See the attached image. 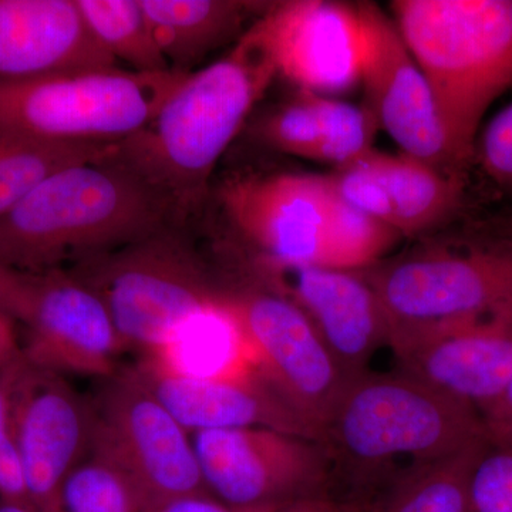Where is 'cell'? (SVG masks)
Returning a JSON list of instances; mask_svg holds the SVG:
<instances>
[{
    "label": "cell",
    "mask_w": 512,
    "mask_h": 512,
    "mask_svg": "<svg viewBox=\"0 0 512 512\" xmlns=\"http://www.w3.org/2000/svg\"><path fill=\"white\" fill-rule=\"evenodd\" d=\"M258 22V20H256ZM187 79L110 156L170 202L187 222L201 210L212 174L278 73L258 25Z\"/></svg>",
    "instance_id": "cell-1"
},
{
    "label": "cell",
    "mask_w": 512,
    "mask_h": 512,
    "mask_svg": "<svg viewBox=\"0 0 512 512\" xmlns=\"http://www.w3.org/2000/svg\"><path fill=\"white\" fill-rule=\"evenodd\" d=\"M110 151L50 175L0 217V265L29 274L72 268L163 229L185 227L170 202Z\"/></svg>",
    "instance_id": "cell-2"
},
{
    "label": "cell",
    "mask_w": 512,
    "mask_h": 512,
    "mask_svg": "<svg viewBox=\"0 0 512 512\" xmlns=\"http://www.w3.org/2000/svg\"><path fill=\"white\" fill-rule=\"evenodd\" d=\"M325 436L335 474L373 495L409 468L488 443L473 406L402 372L353 380Z\"/></svg>",
    "instance_id": "cell-3"
},
{
    "label": "cell",
    "mask_w": 512,
    "mask_h": 512,
    "mask_svg": "<svg viewBox=\"0 0 512 512\" xmlns=\"http://www.w3.org/2000/svg\"><path fill=\"white\" fill-rule=\"evenodd\" d=\"M390 10L468 168L481 120L512 87V0H394Z\"/></svg>",
    "instance_id": "cell-4"
},
{
    "label": "cell",
    "mask_w": 512,
    "mask_h": 512,
    "mask_svg": "<svg viewBox=\"0 0 512 512\" xmlns=\"http://www.w3.org/2000/svg\"><path fill=\"white\" fill-rule=\"evenodd\" d=\"M382 303L389 345L478 322L512 325V239H441L362 269Z\"/></svg>",
    "instance_id": "cell-5"
},
{
    "label": "cell",
    "mask_w": 512,
    "mask_h": 512,
    "mask_svg": "<svg viewBox=\"0 0 512 512\" xmlns=\"http://www.w3.org/2000/svg\"><path fill=\"white\" fill-rule=\"evenodd\" d=\"M67 271L99 296L127 350L140 356L214 302L222 288L185 227L163 229Z\"/></svg>",
    "instance_id": "cell-6"
},
{
    "label": "cell",
    "mask_w": 512,
    "mask_h": 512,
    "mask_svg": "<svg viewBox=\"0 0 512 512\" xmlns=\"http://www.w3.org/2000/svg\"><path fill=\"white\" fill-rule=\"evenodd\" d=\"M187 76L116 66L0 84V128L53 141L120 143L146 126Z\"/></svg>",
    "instance_id": "cell-7"
},
{
    "label": "cell",
    "mask_w": 512,
    "mask_h": 512,
    "mask_svg": "<svg viewBox=\"0 0 512 512\" xmlns=\"http://www.w3.org/2000/svg\"><path fill=\"white\" fill-rule=\"evenodd\" d=\"M89 403L92 450L133 480L148 508L208 493L192 434L131 367L99 380Z\"/></svg>",
    "instance_id": "cell-8"
},
{
    "label": "cell",
    "mask_w": 512,
    "mask_h": 512,
    "mask_svg": "<svg viewBox=\"0 0 512 512\" xmlns=\"http://www.w3.org/2000/svg\"><path fill=\"white\" fill-rule=\"evenodd\" d=\"M220 299L247 335L262 375L325 436L353 380L308 316L284 296L249 282H224Z\"/></svg>",
    "instance_id": "cell-9"
},
{
    "label": "cell",
    "mask_w": 512,
    "mask_h": 512,
    "mask_svg": "<svg viewBox=\"0 0 512 512\" xmlns=\"http://www.w3.org/2000/svg\"><path fill=\"white\" fill-rule=\"evenodd\" d=\"M212 497L238 508L330 497L335 466L326 444L271 429L192 434Z\"/></svg>",
    "instance_id": "cell-10"
},
{
    "label": "cell",
    "mask_w": 512,
    "mask_h": 512,
    "mask_svg": "<svg viewBox=\"0 0 512 512\" xmlns=\"http://www.w3.org/2000/svg\"><path fill=\"white\" fill-rule=\"evenodd\" d=\"M359 3L362 23L360 82L365 106L400 153L447 174L466 177L458 161L426 76L404 43L392 16L379 5Z\"/></svg>",
    "instance_id": "cell-11"
},
{
    "label": "cell",
    "mask_w": 512,
    "mask_h": 512,
    "mask_svg": "<svg viewBox=\"0 0 512 512\" xmlns=\"http://www.w3.org/2000/svg\"><path fill=\"white\" fill-rule=\"evenodd\" d=\"M234 258L245 281L284 296L308 316L350 379L366 375L376 350L389 345L382 303L363 271L284 264L245 251Z\"/></svg>",
    "instance_id": "cell-12"
},
{
    "label": "cell",
    "mask_w": 512,
    "mask_h": 512,
    "mask_svg": "<svg viewBox=\"0 0 512 512\" xmlns=\"http://www.w3.org/2000/svg\"><path fill=\"white\" fill-rule=\"evenodd\" d=\"M6 376L30 504L39 512H59L64 480L92 448L89 397L25 355L6 367Z\"/></svg>",
    "instance_id": "cell-13"
},
{
    "label": "cell",
    "mask_w": 512,
    "mask_h": 512,
    "mask_svg": "<svg viewBox=\"0 0 512 512\" xmlns=\"http://www.w3.org/2000/svg\"><path fill=\"white\" fill-rule=\"evenodd\" d=\"M23 355L57 375L101 380L119 372L127 348L99 296L67 269L33 274Z\"/></svg>",
    "instance_id": "cell-14"
},
{
    "label": "cell",
    "mask_w": 512,
    "mask_h": 512,
    "mask_svg": "<svg viewBox=\"0 0 512 512\" xmlns=\"http://www.w3.org/2000/svg\"><path fill=\"white\" fill-rule=\"evenodd\" d=\"M220 202L248 254L284 264L320 265L328 202L323 174L237 175L222 185Z\"/></svg>",
    "instance_id": "cell-15"
},
{
    "label": "cell",
    "mask_w": 512,
    "mask_h": 512,
    "mask_svg": "<svg viewBox=\"0 0 512 512\" xmlns=\"http://www.w3.org/2000/svg\"><path fill=\"white\" fill-rule=\"evenodd\" d=\"M276 73L322 96L346 92L360 82L362 23L359 3L285 0L256 22Z\"/></svg>",
    "instance_id": "cell-16"
},
{
    "label": "cell",
    "mask_w": 512,
    "mask_h": 512,
    "mask_svg": "<svg viewBox=\"0 0 512 512\" xmlns=\"http://www.w3.org/2000/svg\"><path fill=\"white\" fill-rule=\"evenodd\" d=\"M404 375L470 404L478 414L512 380V325L478 322L393 340Z\"/></svg>",
    "instance_id": "cell-17"
},
{
    "label": "cell",
    "mask_w": 512,
    "mask_h": 512,
    "mask_svg": "<svg viewBox=\"0 0 512 512\" xmlns=\"http://www.w3.org/2000/svg\"><path fill=\"white\" fill-rule=\"evenodd\" d=\"M188 433L271 429L325 444L322 431L286 402L261 370L231 379L167 375L146 363L131 367Z\"/></svg>",
    "instance_id": "cell-18"
},
{
    "label": "cell",
    "mask_w": 512,
    "mask_h": 512,
    "mask_svg": "<svg viewBox=\"0 0 512 512\" xmlns=\"http://www.w3.org/2000/svg\"><path fill=\"white\" fill-rule=\"evenodd\" d=\"M116 66L77 0H0V84Z\"/></svg>",
    "instance_id": "cell-19"
},
{
    "label": "cell",
    "mask_w": 512,
    "mask_h": 512,
    "mask_svg": "<svg viewBox=\"0 0 512 512\" xmlns=\"http://www.w3.org/2000/svg\"><path fill=\"white\" fill-rule=\"evenodd\" d=\"M171 70L190 74L215 50L238 42L272 2L249 0H140Z\"/></svg>",
    "instance_id": "cell-20"
},
{
    "label": "cell",
    "mask_w": 512,
    "mask_h": 512,
    "mask_svg": "<svg viewBox=\"0 0 512 512\" xmlns=\"http://www.w3.org/2000/svg\"><path fill=\"white\" fill-rule=\"evenodd\" d=\"M140 362L194 380L231 379L259 370L247 335L221 302L220 293L183 320L157 349L141 356Z\"/></svg>",
    "instance_id": "cell-21"
},
{
    "label": "cell",
    "mask_w": 512,
    "mask_h": 512,
    "mask_svg": "<svg viewBox=\"0 0 512 512\" xmlns=\"http://www.w3.org/2000/svg\"><path fill=\"white\" fill-rule=\"evenodd\" d=\"M356 164L383 185L402 237H420L444 227L463 205L464 177L444 173L407 154L372 150Z\"/></svg>",
    "instance_id": "cell-22"
},
{
    "label": "cell",
    "mask_w": 512,
    "mask_h": 512,
    "mask_svg": "<svg viewBox=\"0 0 512 512\" xmlns=\"http://www.w3.org/2000/svg\"><path fill=\"white\" fill-rule=\"evenodd\" d=\"M488 446L409 468L377 491L367 512H470L471 474Z\"/></svg>",
    "instance_id": "cell-23"
},
{
    "label": "cell",
    "mask_w": 512,
    "mask_h": 512,
    "mask_svg": "<svg viewBox=\"0 0 512 512\" xmlns=\"http://www.w3.org/2000/svg\"><path fill=\"white\" fill-rule=\"evenodd\" d=\"M111 147L46 140L0 128V217L50 175L104 157Z\"/></svg>",
    "instance_id": "cell-24"
},
{
    "label": "cell",
    "mask_w": 512,
    "mask_h": 512,
    "mask_svg": "<svg viewBox=\"0 0 512 512\" xmlns=\"http://www.w3.org/2000/svg\"><path fill=\"white\" fill-rule=\"evenodd\" d=\"M90 32L117 63L138 73L170 72L140 0H77Z\"/></svg>",
    "instance_id": "cell-25"
},
{
    "label": "cell",
    "mask_w": 512,
    "mask_h": 512,
    "mask_svg": "<svg viewBox=\"0 0 512 512\" xmlns=\"http://www.w3.org/2000/svg\"><path fill=\"white\" fill-rule=\"evenodd\" d=\"M400 238L396 229L350 207L328 187L320 266L362 271L380 262Z\"/></svg>",
    "instance_id": "cell-26"
},
{
    "label": "cell",
    "mask_w": 512,
    "mask_h": 512,
    "mask_svg": "<svg viewBox=\"0 0 512 512\" xmlns=\"http://www.w3.org/2000/svg\"><path fill=\"white\" fill-rule=\"evenodd\" d=\"M143 494L119 466L90 448L60 488L59 512H147Z\"/></svg>",
    "instance_id": "cell-27"
},
{
    "label": "cell",
    "mask_w": 512,
    "mask_h": 512,
    "mask_svg": "<svg viewBox=\"0 0 512 512\" xmlns=\"http://www.w3.org/2000/svg\"><path fill=\"white\" fill-rule=\"evenodd\" d=\"M320 121V144L316 161L336 168L349 167L375 150L379 124L372 111L335 97L309 92Z\"/></svg>",
    "instance_id": "cell-28"
},
{
    "label": "cell",
    "mask_w": 512,
    "mask_h": 512,
    "mask_svg": "<svg viewBox=\"0 0 512 512\" xmlns=\"http://www.w3.org/2000/svg\"><path fill=\"white\" fill-rule=\"evenodd\" d=\"M254 136L279 153L316 161L322 133L311 94L298 90L292 99L266 111L255 123Z\"/></svg>",
    "instance_id": "cell-29"
},
{
    "label": "cell",
    "mask_w": 512,
    "mask_h": 512,
    "mask_svg": "<svg viewBox=\"0 0 512 512\" xmlns=\"http://www.w3.org/2000/svg\"><path fill=\"white\" fill-rule=\"evenodd\" d=\"M470 512H512V451L488 446L471 474Z\"/></svg>",
    "instance_id": "cell-30"
},
{
    "label": "cell",
    "mask_w": 512,
    "mask_h": 512,
    "mask_svg": "<svg viewBox=\"0 0 512 512\" xmlns=\"http://www.w3.org/2000/svg\"><path fill=\"white\" fill-rule=\"evenodd\" d=\"M329 190L355 210L396 229V220L387 192L375 175L359 164L336 168L323 174ZM399 232V231H397Z\"/></svg>",
    "instance_id": "cell-31"
},
{
    "label": "cell",
    "mask_w": 512,
    "mask_h": 512,
    "mask_svg": "<svg viewBox=\"0 0 512 512\" xmlns=\"http://www.w3.org/2000/svg\"><path fill=\"white\" fill-rule=\"evenodd\" d=\"M6 367L0 369V501L30 504L13 427Z\"/></svg>",
    "instance_id": "cell-32"
},
{
    "label": "cell",
    "mask_w": 512,
    "mask_h": 512,
    "mask_svg": "<svg viewBox=\"0 0 512 512\" xmlns=\"http://www.w3.org/2000/svg\"><path fill=\"white\" fill-rule=\"evenodd\" d=\"M476 156L491 181L512 191V101L485 127Z\"/></svg>",
    "instance_id": "cell-33"
},
{
    "label": "cell",
    "mask_w": 512,
    "mask_h": 512,
    "mask_svg": "<svg viewBox=\"0 0 512 512\" xmlns=\"http://www.w3.org/2000/svg\"><path fill=\"white\" fill-rule=\"evenodd\" d=\"M488 443L512 451V380L504 393L480 413Z\"/></svg>",
    "instance_id": "cell-34"
},
{
    "label": "cell",
    "mask_w": 512,
    "mask_h": 512,
    "mask_svg": "<svg viewBox=\"0 0 512 512\" xmlns=\"http://www.w3.org/2000/svg\"><path fill=\"white\" fill-rule=\"evenodd\" d=\"M32 274L0 265V312L19 322L28 301Z\"/></svg>",
    "instance_id": "cell-35"
},
{
    "label": "cell",
    "mask_w": 512,
    "mask_h": 512,
    "mask_svg": "<svg viewBox=\"0 0 512 512\" xmlns=\"http://www.w3.org/2000/svg\"><path fill=\"white\" fill-rule=\"evenodd\" d=\"M278 507L279 505L255 508L232 507L212 497L210 493H200L158 504L147 512H274Z\"/></svg>",
    "instance_id": "cell-36"
},
{
    "label": "cell",
    "mask_w": 512,
    "mask_h": 512,
    "mask_svg": "<svg viewBox=\"0 0 512 512\" xmlns=\"http://www.w3.org/2000/svg\"><path fill=\"white\" fill-rule=\"evenodd\" d=\"M359 504L330 497L308 498L279 505L274 512H359Z\"/></svg>",
    "instance_id": "cell-37"
},
{
    "label": "cell",
    "mask_w": 512,
    "mask_h": 512,
    "mask_svg": "<svg viewBox=\"0 0 512 512\" xmlns=\"http://www.w3.org/2000/svg\"><path fill=\"white\" fill-rule=\"evenodd\" d=\"M15 325V319L0 312V369H5L23 355Z\"/></svg>",
    "instance_id": "cell-38"
},
{
    "label": "cell",
    "mask_w": 512,
    "mask_h": 512,
    "mask_svg": "<svg viewBox=\"0 0 512 512\" xmlns=\"http://www.w3.org/2000/svg\"><path fill=\"white\" fill-rule=\"evenodd\" d=\"M491 234L512 239V214L501 218V220L497 222H493V231H491Z\"/></svg>",
    "instance_id": "cell-39"
},
{
    "label": "cell",
    "mask_w": 512,
    "mask_h": 512,
    "mask_svg": "<svg viewBox=\"0 0 512 512\" xmlns=\"http://www.w3.org/2000/svg\"><path fill=\"white\" fill-rule=\"evenodd\" d=\"M0 512H39L29 503H8L0 501Z\"/></svg>",
    "instance_id": "cell-40"
}]
</instances>
